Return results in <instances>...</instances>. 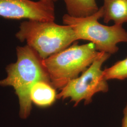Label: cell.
<instances>
[{
	"label": "cell",
	"instance_id": "cell-5",
	"mask_svg": "<svg viewBox=\"0 0 127 127\" xmlns=\"http://www.w3.org/2000/svg\"><path fill=\"white\" fill-rule=\"evenodd\" d=\"M110 55L100 52L97 57L81 76L71 80L64 87L57 95V98L69 97L71 101L75 103L74 105L76 106L83 99L85 104H88L91 102L92 97L95 93L107 92L108 86L101 67Z\"/></svg>",
	"mask_w": 127,
	"mask_h": 127
},
{
	"label": "cell",
	"instance_id": "cell-11",
	"mask_svg": "<svg viewBox=\"0 0 127 127\" xmlns=\"http://www.w3.org/2000/svg\"><path fill=\"white\" fill-rule=\"evenodd\" d=\"M121 127H127V104L123 110V117Z\"/></svg>",
	"mask_w": 127,
	"mask_h": 127
},
{
	"label": "cell",
	"instance_id": "cell-4",
	"mask_svg": "<svg viewBox=\"0 0 127 127\" xmlns=\"http://www.w3.org/2000/svg\"><path fill=\"white\" fill-rule=\"evenodd\" d=\"M103 7L94 14L83 18H74L67 14L63 17V22L73 30L78 40H84L94 44L96 50L109 54L116 53L120 42H127V32L123 25L108 26L100 24L103 16Z\"/></svg>",
	"mask_w": 127,
	"mask_h": 127
},
{
	"label": "cell",
	"instance_id": "cell-6",
	"mask_svg": "<svg viewBox=\"0 0 127 127\" xmlns=\"http://www.w3.org/2000/svg\"><path fill=\"white\" fill-rule=\"evenodd\" d=\"M0 16L11 19L54 21V3L41 0H0Z\"/></svg>",
	"mask_w": 127,
	"mask_h": 127
},
{
	"label": "cell",
	"instance_id": "cell-9",
	"mask_svg": "<svg viewBox=\"0 0 127 127\" xmlns=\"http://www.w3.org/2000/svg\"><path fill=\"white\" fill-rule=\"evenodd\" d=\"M67 14L74 18H83L96 13L98 8L95 0H64Z\"/></svg>",
	"mask_w": 127,
	"mask_h": 127
},
{
	"label": "cell",
	"instance_id": "cell-12",
	"mask_svg": "<svg viewBox=\"0 0 127 127\" xmlns=\"http://www.w3.org/2000/svg\"><path fill=\"white\" fill-rule=\"evenodd\" d=\"M43 1H49V2H52L55 3L56 1H57L58 0H41Z\"/></svg>",
	"mask_w": 127,
	"mask_h": 127
},
{
	"label": "cell",
	"instance_id": "cell-7",
	"mask_svg": "<svg viewBox=\"0 0 127 127\" xmlns=\"http://www.w3.org/2000/svg\"><path fill=\"white\" fill-rule=\"evenodd\" d=\"M102 7L104 23L113 21L115 25H123L127 22V0H104Z\"/></svg>",
	"mask_w": 127,
	"mask_h": 127
},
{
	"label": "cell",
	"instance_id": "cell-8",
	"mask_svg": "<svg viewBox=\"0 0 127 127\" xmlns=\"http://www.w3.org/2000/svg\"><path fill=\"white\" fill-rule=\"evenodd\" d=\"M55 88L49 82H36L31 89L30 97L32 102L40 107H45L53 104L57 98Z\"/></svg>",
	"mask_w": 127,
	"mask_h": 127
},
{
	"label": "cell",
	"instance_id": "cell-1",
	"mask_svg": "<svg viewBox=\"0 0 127 127\" xmlns=\"http://www.w3.org/2000/svg\"><path fill=\"white\" fill-rule=\"evenodd\" d=\"M17 55V61L7 66V76L0 80V86L13 88L19 100V116L26 119L32 110L30 92L32 87L39 81L51 82L42 59L30 47L27 45L18 47Z\"/></svg>",
	"mask_w": 127,
	"mask_h": 127
},
{
	"label": "cell",
	"instance_id": "cell-10",
	"mask_svg": "<svg viewBox=\"0 0 127 127\" xmlns=\"http://www.w3.org/2000/svg\"><path fill=\"white\" fill-rule=\"evenodd\" d=\"M103 73L106 81L112 79L123 80L127 79V58L118 61L111 67L105 69Z\"/></svg>",
	"mask_w": 127,
	"mask_h": 127
},
{
	"label": "cell",
	"instance_id": "cell-2",
	"mask_svg": "<svg viewBox=\"0 0 127 127\" xmlns=\"http://www.w3.org/2000/svg\"><path fill=\"white\" fill-rule=\"evenodd\" d=\"M16 37L21 42L26 41L42 59L63 50L78 40L69 26L31 20L20 24Z\"/></svg>",
	"mask_w": 127,
	"mask_h": 127
},
{
	"label": "cell",
	"instance_id": "cell-3",
	"mask_svg": "<svg viewBox=\"0 0 127 127\" xmlns=\"http://www.w3.org/2000/svg\"><path fill=\"white\" fill-rule=\"evenodd\" d=\"M94 43L74 44L45 59L42 64L55 88L62 89L84 72L99 54Z\"/></svg>",
	"mask_w": 127,
	"mask_h": 127
}]
</instances>
